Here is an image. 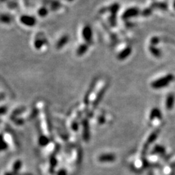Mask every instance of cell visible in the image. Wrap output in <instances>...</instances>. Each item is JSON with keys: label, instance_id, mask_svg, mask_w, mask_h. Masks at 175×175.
Segmentation results:
<instances>
[{"label": "cell", "instance_id": "ac0fdd59", "mask_svg": "<svg viewBox=\"0 0 175 175\" xmlns=\"http://www.w3.org/2000/svg\"><path fill=\"white\" fill-rule=\"evenodd\" d=\"M157 136H158V132L157 131H155V132H153L152 134L150 135V136L148 138L147 141V144L148 145L151 144V143H152L154 142V141H155L156 139V138H157Z\"/></svg>", "mask_w": 175, "mask_h": 175}, {"label": "cell", "instance_id": "8992f818", "mask_svg": "<svg viewBox=\"0 0 175 175\" xmlns=\"http://www.w3.org/2000/svg\"><path fill=\"white\" fill-rule=\"evenodd\" d=\"M98 160L102 163H110L116 160V156L111 153L103 154L99 156Z\"/></svg>", "mask_w": 175, "mask_h": 175}, {"label": "cell", "instance_id": "ffe728a7", "mask_svg": "<svg viewBox=\"0 0 175 175\" xmlns=\"http://www.w3.org/2000/svg\"><path fill=\"white\" fill-rule=\"evenodd\" d=\"M38 15L41 17H45L48 14V10L46 7H42L38 10Z\"/></svg>", "mask_w": 175, "mask_h": 175}, {"label": "cell", "instance_id": "30bf717a", "mask_svg": "<svg viewBox=\"0 0 175 175\" xmlns=\"http://www.w3.org/2000/svg\"><path fill=\"white\" fill-rule=\"evenodd\" d=\"M69 40V37L68 36H63L62 37H61V38L60 39V40L58 41V42H57V45H56V48L57 49H61L62 47H64L66 44H67V42Z\"/></svg>", "mask_w": 175, "mask_h": 175}, {"label": "cell", "instance_id": "6da1fadb", "mask_svg": "<svg viewBox=\"0 0 175 175\" xmlns=\"http://www.w3.org/2000/svg\"><path fill=\"white\" fill-rule=\"evenodd\" d=\"M174 77L172 74L167 75L165 76L160 78L157 80H155L151 84V86L155 89H160L165 86H168L169 83L173 81Z\"/></svg>", "mask_w": 175, "mask_h": 175}, {"label": "cell", "instance_id": "5b68a950", "mask_svg": "<svg viewBox=\"0 0 175 175\" xmlns=\"http://www.w3.org/2000/svg\"><path fill=\"white\" fill-rule=\"evenodd\" d=\"M82 35L83 38L84 39V40L87 43L90 44L91 42V40H92V31H91L90 26H84L82 31Z\"/></svg>", "mask_w": 175, "mask_h": 175}, {"label": "cell", "instance_id": "52a82bcc", "mask_svg": "<svg viewBox=\"0 0 175 175\" xmlns=\"http://www.w3.org/2000/svg\"><path fill=\"white\" fill-rule=\"evenodd\" d=\"M161 112H160V109L158 108H154L152 110L149 114V119L150 121H154L155 119H161Z\"/></svg>", "mask_w": 175, "mask_h": 175}, {"label": "cell", "instance_id": "277c9868", "mask_svg": "<svg viewBox=\"0 0 175 175\" xmlns=\"http://www.w3.org/2000/svg\"><path fill=\"white\" fill-rule=\"evenodd\" d=\"M140 13V10L138 9L136 7H132L128 9L127 10H125L123 14L122 15L123 19L127 20L129 18L136 16Z\"/></svg>", "mask_w": 175, "mask_h": 175}, {"label": "cell", "instance_id": "ba28073f", "mask_svg": "<svg viewBox=\"0 0 175 175\" xmlns=\"http://www.w3.org/2000/svg\"><path fill=\"white\" fill-rule=\"evenodd\" d=\"M174 101H175L174 95L172 93L169 94L168 97H167L165 100V107L167 108V109L168 110L173 109L174 107Z\"/></svg>", "mask_w": 175, "mask_h": 175}, {"label": "cell", "instance_id": "7c38bea8", "mask_svg": "<svg viewBox=\"0 0 175 175\" xmlns=\"http://www.w3.org/2000/svg\"><path fill=\"white\" fill-rule=\"evenodd\" d=\"M119 9V5L117 3H114L112 4V5H110L108 8H107V9H103L104 10H108L111 12V14L112 15H115L116 16L117 12L118 11V10Z\"/></svg>", "mask_w": 175, "mask_h": 175}, {"label": "cell", "instance_id": "7a4b0ae2", "mask_svg": "<svg viewBox=\"0 0 175 175\" xmlns=\"http://www.w3.org/2000/svg\"><path fill=\"white\" fill-rule=\"evenodd\" d=\"M107 86V84L104 81H102L100 84H99V88L97 86H95L96 91L93 95V100L92 101L93 106H96V104L99 103L100 101L101 98L103 96V94L104 93V91L106 90V88Z\"/></svg>", "mask_w": 175, "mask_h": 175}, {"label": "cell", "instance_id": "4fadbf2b", "mask_svg": "<svg viewBox=\"0 0 175 175\" xmlns=\"http://www.w3.org/2000/svg\"><path fill=\"white\" fill-rule=\"evenodd\" d=\"M87 49L88 46L86 44H82V45L79 46V48L77 49V54L79 56H81L85 53V52L87 51Z\"/></svg>", "mask_w": 175, "mask_h": 175}, {"label": "cell", "instance_id": "e0dca14e", "mask_svg": "<svg viewBox=\"0 0 175 175\" xmlns=\"http://www.w3.org/2000/svg\"><path fill=\"white\" fill-rule=\"evenodd\" d=\"M154 152L157 154H160V155H163L165 153V148H164L163 146L161 145H156V147L154 148Z\"/></svg>", "mask_w": 175, "mask_h": 175}, {"label": "cell", "instance_id": "3957f363", "mask_svg": "<svg viewBox=\"0 0 175 175\" xmlns=\"http://www.w3.org/2000/svg\"><path fill=\"white\" fill-rule=\"evenodd\" d=\"M20 22L23 24H24L29 27H33L36 23V20L33 16L28 15H23L20 17Z\"/></svg>", "mask_w": 175, "mask_h": 175}, {"label": "cell", "instance_id": "9a60e30c", "mask_svg": "<svg viewBox=\"0 0 175 175\" xmlns=\"http://www.w3.org/2000/svg\"><path fill=\"white\" fill-rule=\"evenodd\" d=\"M152 7L158 8V9L165 10L168 8V5L165 3H161V2H156L155 3L152 5Z\"/></svg>", "mask_w": 175, "mask_h": 175}, {"label": "cell", "instance_id": "2e32d148", "mask_svg": "<svg viewBox=\"0 0 175 175\" xmlns=\"http://www.w3.org/2000/svg\"><path fill=\"white\" fill-rule=\"evenodd\" d=\"M149 50L151 52V53H152L154 56L159 57L161 55L160 51L156 48H155L154 46H151L149 47Z\"/></svg>", "mask_w": 175, "mask_h": 175}, {"label": "cell", "instance_id": "9c48e42d", "mask_svg": "<svg viewBox=\"0 0 175 175\" xmlns=\"http://www.w3.org/2000/svg\"><path fill=\"white\" fill-rule=\"evenodd\" d=\"M131 51H132L131 48H130V47H127V48H125V49H124L123 50L121 51L118 54V55H117V59L119 60H121V61H122V60H125L130 55V53H131Z\"/></svg>", "mask_w": 175, "mask_h": 175}, {"label": "cell", "instance_id": "d6986e66", "mask_svg": "<svg viewBox=\"0 0 175 175\" xmlns=\"http://www.w3.org/2000/svg\"><path fill=\"white\" fill-rule=\"evenodd\" d=\"M44 42L43 40H42V39H36L35 41V43H34V46H35V48L36 49H40L44 46Z\"/></svg>", "mask_w": 175, "mask_h": 175}, {"label": "cell", "instance_id": "7402d4cb", "mask_svg": "<svg viewBox=\"0 0 175 175\" xmlns=\"http://www.w3.org/2000/svg\"><path fill=\"white\" fill-rule=\"evenodd\" d=\"M159 42V39L158 37H153L152 39H151V44H153V45H156Z\"/></svg>", "mask_w": 175, "mask_h": 175}, {"label": "cell", "instance_id": "603a6c76", "mask_svg": "<svg viewBox=\"0 0 175 175\" xmlns=\"http://www.w3.org/2000/svg\"><path fill=\"white\" fill-rule=\"evenodd\" d=\"M173 6H174V8L175 9V1H174V4H173Z\"/></svg>", "mask_w": 175, "mask_h": 175}, {"label": "cell", "instance_id": "44dd1931", "mask_svg": "<svg viewBox=\"0 0 175 175\" xmlns=\"http://www.w3.org/2000/svg\"><path fill=\"white\" fill-rule=\"evenodd\" d=\"M151 11H152V10H151L150 9H146L143 10L142 13L144 16H148L151 14Z\"/></svg>", "mask_w": 175, "mask_h": 175}, {"label": "cell", "instance_id": "cb8c5ba5", "mask_svg": "<svg viewBox=\"0 0 175 175\" xmlns=\"http://www.w3.org/2000/svg\"><path fill=\"white\" fill-rule=\"evenodd\" d=\"M67 1H72V0H67Z\"/></svg>", "mask_w": 175, "mask_h": 175}, {"label": "cell", "instance_id": "5bb4252c", "mask_svg": "<svg viewBox=\"0 0 175 175\" xmlns=\"http://www.w3.org/2000/svg\"><path fill=\"white\" fill-rule=\"evenodd\" d=\"M11 20H12L11 18H10L9 16H8L7 14L0 15V22L8 24V23H10L11 22Z\"/></svg>", "mask_w": 175, "mask_h": 175}, {"label": "cell", "instance_id": "8fae6325", "mask_svg": "<svg viewBox=\"0 0 175 175\" xmlns=\"http://www.w3.org/2000/svg\"><path fill=\"white\" fill-rule=\"evenodd\" d=\"M83 136L85 140H88L90 137V134H89V125L88 121L84 120L83 121Z\"/></svg>", "mask_w": 175, "mask_h": 175}]
</instances>
